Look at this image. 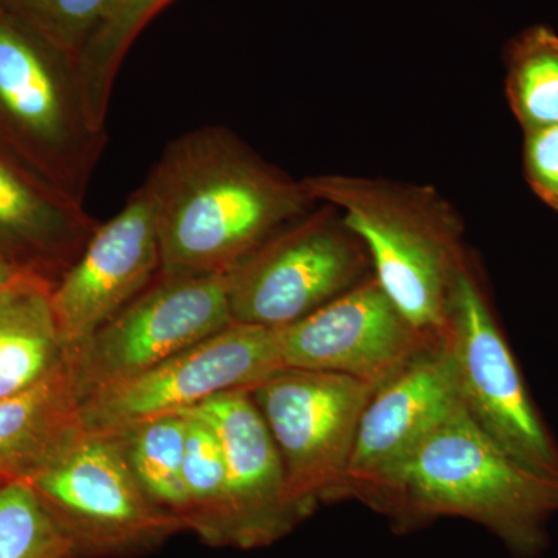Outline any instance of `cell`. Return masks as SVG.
I'll use <instances>...</instances> for the list:
<instances>
[{
	"label": "cell",
	"mask_w": 558,
	"mask_h": 558,
	"mask_svg": "<svg viewBox=\"0 0 558 558\" xmlns=\"http://www.w3.org/2000/svg\"><path fill=\"white\" fill-rule=\"evenodd\" d=\"M362 238L332 205L277 231L227 274L233 323L282 329L369 278Z\"/></svg>",
	"instance_id": "obj_6"
},
{
	"label": "cell",
	"mask_w": 558,
	"mask_h": 558,
	"mask_svg": "<svg viewBox=\"0 0 558 558\" xmlns=\"http://www.w3.org/2000/svg\"><path fill=\"white\" fill-rule=\"evenodd\" d=\"M524 172L539 199L558 211V124L524 132Z\"/></svg>",
	"instance_id": "obj_24"
},
{
	"label": "cell",
	"mask_w": 558,
	"mask_h": 558,
	"mask_svg": "<svg viewBox=\"0 0 558 558\" xmlns=\"http://www.w3.org/2000/svg\"><path fill=\"white\" fill-rule=\"evenodd\" d=\"M278 332L284 368L344 374L376 388L439 341L403 315L374 275Z\"/></svg>",
	"instance_id": "obj_12"
},
{
	"label": "cell",
	"mask_w": 558,
	"mask_h": 558,
	"mask_svg": "<svg viewBox=\"0 0 558 558\" xmlns=\"http://www.w3.org/2000/svg\"><path fill=\"white\" fill-rule=\"evenodd\" d=\"M186 429L189 421L185 414H168L109 435L120 440L124 457L143 490L180 523L185 509L183 462Z\"/></svg>",
	"instance_id": "obj_19"
},
{
	"label": "cell",
	"mask_w": 558,
	"mask_h": 558,
	"mask_svg": "<svg viewBox=\"0 0 558 558\" xmlns=\"http://www.w3.org/2000/svg\"><path fill=\"white\" fill-rule=\"evenodd\" d=\"M0 135L80 202L108 143L92 116L78 60L2 7Z\"/></svg>",
	"instance_id": "obj_4"
},
{
	"label": "cell",
	"mask_w": 558,
	"mask_h": 558,
	"mask_svg": "<svg viewBox=\"0 0 558 558\" xmlns=\"http://www.w3.org/2000/svg\"><path fill=\"white\" fill-rule=\"evenodd\" d=\"M185 413L208 424L222 447L231 548H266L310 519L290 497L281 454L250 391L223 392Z\"/></svg>",
	"instance_id": "obj_14"
},
{
	"label": "cell",
	"mask_w": 558,
	"mask_h": 558,
	"mask_svg": "<svg viewBox=\"0 0 558 558\" xmlns=\"http://www.w3.org/2000/svg\"><path fill=\"white\" fill-rule=\"evenodd\" d=\"M100 222L46 178L0 148V260L57 284L76 263Z\"/></svg>",
	"instance_id": "obj_15"
},
{
	"label": "cell",
	"mask_w": 558,
	"mask_h": 558,
	"mask_svg": "<svg viewBox=\"0 0 558 558\" xmlns=\"http://www.w3.org/2000/svg\"><path fill=\"white\" fill-rule=\"evenodd\" d=\"M17 274H20V270L14 269V267H11L9 264L2 263V260H0V286L5 284L7 281H10V279Z\"/></svg>",
	"instance_id": "obj_25"
},
{
	"label": "cell",
	"mask_w": 558,
	"mask_h": 558,
	"mask_svg": "<svg viewBox=\"0 0 558 558\" xmlns=\"http://www.w3.org/2000/svg\"><path fill=\"white\" fill-rule=\"evenodd\" d=\"M185 414L182 523L211 548H231V513L226 458L216 433L202 418Z\"/></svg>",
	"instance_id": "obj_18"
},
{
	"label": "cell",
	"mask_w": 558,
	"mask_h": 558,
	"mask_svg": "<svg viewBox=\"0 0 558 558\" xmlns=\"http://www.w3.org/2000/svg\"><path fill=\"white\" fill-rule=\"evenodd\" d=\"M143 183L156 211L161 274H229L317 205L303 180L219 124L168 143Z\"/></svg>",
	"instance_id": "obj_1"
},
{
	"label": "cell",
	"mask_w": 558,
	"mask_h": 558,
	"mask_svg": "<svg viewBox=\"0 0 558 558\" xmlns=\"http://www.w3.org/2000/svg\"><path fill=\"white\" fill-rule=\"evenodd\" d=\"M311 196L343 213L362 238L373 274L422 332L439 340L454 274L465 259L458 213L428 186L322 174L303 180Z\"/></svg>",
	"instance_id": "obj_3"
},
{
	"label": "cell",
	"mask_w": 558,
	"mask_h": 558,
	"mask_svg": "<svg viewBox=\"0 0 558 558\" xmlns=\"http://www.w3.org/2000/svg\"><path fill=\"white\" fill-rule=\"evenodd\" d=\"M53 286L33 271L0 286V400L35 387L68 360L51 303Z\"/></svg>",
	"instance_id": "obj_17"
},
{
	"label": "cell",
	"mask_w": 558,
	"mask_h": 558,
	"mask_svg": "<svg viewBox=\"0 0 558 558\" xmlns=\"http://www.w3.org/2000/svg\"><path fill=\"white\" fill-rule=\"evenodd\" d=\"M284 368L278 329L231 323L137 377L81 402L87 432L117 435L230 391H252Z\"/></svg>",
	"instance_id": "obj_10"
},
{
	"label": "cell",
	"mask_w": 558,
	"mask_h": 558,
	"mask_svg": "<svg viewBox=\"0 0 558 558\" xmlns=\"http://www.w3.org/2000/svg\"><path fill=\"white\" fill-rule=\"evenodd\" d=\"M233 323L227 274H159L68 354L81 402L137 377Z\"/></svg>",
	"instance_id": "obj_8"
},
{
	"label": "cell",
	"mask_w": 558,
	"mask_h": 558,
	"mask_svg": "<svg viewBox=\"0 0 558 558\" xmlns=\"http://www.w3.org/2000/svg\"><path fill=\"white\" fill-rule=\"evenodd\" d=\"M459 403L453 365L439 340L374 392L360 418L339 499L384 512L410 459Z\"/></svg>",
	"instance_id": "obj_11"
},
{
	"label": "cell",
	"mask_w": 558,
	"mask_h": 558,
	"mask_svg": "<svg viewBox=\"0 0 558 558\" xmlns=\"http://www.w3.org/2000/svg\"><path fill=\"white\" fill-rule=\"evenodd\" d=\"M506 92L524 132L558 124V35L529 28L513 40L508 57Z\"/></svg>",
	"instance_id": "obj_20"
},
{
	"label": "cell",
	"mask_w": 558,
	"mask_h": 558,
	"mask_svg": "<svg viewBox=\"0 0 558 558\" xmlns=\"http://www.w3.org/2000/svg\"><path fill=\"white\" fill-rule=\"evenodd\" d=\"M120 0H0V7L78 60Z\"/></svg>",
	"instance_id": "obj_23"
},
{
	"label": "cell",
	"mask_w": 558,
	"mask_h": 558,
	"mask_svg": "<svg viewBox=\"0 0 558 558\" xmlns=\"http://www.w3.org/2000/svg\"><path fill=\"white\" fill-rule=\"evenodd\" d=\"M69 363L0 400V484L28 481L84 432Z\"/></svg>",
	"instance_id": "obj_16"
},
{
	"label": "cell",
	"mask_w": 558,
	"mask_h": 558,
	"mask_svg": "<svg viewBox=\"0 0 558 558\" xmlns=\"http://www.w3.org/2000/svg\"><path fill=\"white\" fill-rule=\"evenodd\" d=\"M557 512L558 480L517 464L459 403L410 459L381 513L399 532L442 517L473 521L527 557L545 546Z\"/></svg>",
	"instance_id": "obj_2"
},
{
	"label": "cell",
	"mask_w": 558,
	"mask_h": 558,
	"mask_svg": "<svg viewBox=\"0 0 558 558\" xmlns=\"http://www.w3.org/2000/svg\"><path fill=\"white\" fill-rule=\"evenodd\" d=\"M172 0H120L86 44L78 58L81 81L86 92L92 116L106 128L113 84L128 51L140 33L153 22Z\"/></svg>",
	"instance_id": "obj_21"
},
{
	"label": "cell",
	"mask_w": 558,
	"mask_h": 558,
	"mask_svg": "<svg viewBox=\"0 0 558 558\" xmlns=\"http://www.w3.org/2000/svg\"><path fill=\"white\" fill-rule=\"evenodd\" d=\"M376 389L344 374L282 368L250 391L281 454L290 497L307 517L319 502L339 499Z\"/></svg>",
	"instance_id": "obj_9"
},
{
	"label": "cell",
	"mask_w": 558,
	"mask_h": 558,
	"mask_svg": "<svg viewBox=\"0 0 558 558\" xmlns=\"http://www.w3.org/2000/svg\"><path fill=\"white\" fill-rule=\"evenodd\" d=\"M0 558H84L24 481L0 484Z\"/></svg>",
	"instance_id": "obj_22"
},
{
	"label": "cell",
	"mask_w": 558,
	"mask_h": 558,
	"mask_svg": "<svg viewBox=\"0 0 558 558\" xmlns=\"http://www.w3.org/2000/svg\"><path fill=\"white\" fill-rule=\"evenodd\" d=\"M84 558H135L185 532L148 497L120 440L84 429L25 481Z\"/></svg>",
	"instance_id": "obj_5"
},
{
	"label": "cell",
	"mask_w": 558,
	"mask_h": 558,
	"mask_svg": "<svg viewBox=\"0 0 558 558\" xmlns=\"http://www.w3.org/2000/svg\"><path fill=\"white\" fill-rule=\"evenodd\" d=\"M439 340L453 365L459 400L484 435L521 468L558 480V447L529 399L468 258L451 282Z\"/></svg>",
	"instance_id": "obj_7"
},
{
	"label": "cell",
	"mask_w": 558,
	"mask_h": 558,
	"mask_svg": "<svg viewBox=\"0 0 558 558\" xmlns=\"http://www.w3.org/2000/svg\"><path fill=\"white\" fill-rule=\"evenodd\" d=\"M160 269L156 211L142 183L112 219L100 222L51 290L68 354L148 289Z\"/></svg>",
	"instance_id": "obj_13"
}]
</instances>
